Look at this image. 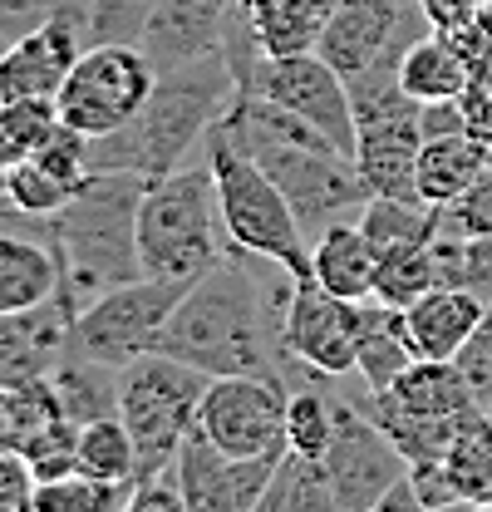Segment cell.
<instances>
[{"label": "cell", "mask_w": 492, "mask_h": 512, "mask_svg": "<svg viewBox=\"0 0 492 512\" xmlns=\"http://www.w3.org/2000/svg\"><path fill=\"white\" fill-rule=\"evenodd\" d=\"M251 261L261 256L232 252L222 256L202 281H192L158 335V355H173L202 375H281V306L266 301L261 281L251 276Z\"/></svg>", "instance_id": "1"}, {"label": "cell", "mask_w": 492, "mask_h": 512, "mask_svg": "<svg viewBox=\"0 0 492 512\" xmlns=\"http://www.w3.org/2000/svg\"><path fill=\"white\" fill-rule=\"evenodd\" d=\"M227 128L271 173V183L286 192V202L296 207L310 242L335 222H355L365 212V202L374 197L369 183L360 178L355 153L335 148L320 128H310L306 119H296V114H286V109H276L256 94H237Z\"/></svg>", "instance_id": "2"}, {"label": "cell", "mask_w": 492, "mask_h": 512, "mask_svg": "<svg viewBox=\"0 0 492 512\" xmlns=\"http://www.w3.org/2000/svg\"><path fill=\"white\" fill-rule=\"evenodd\" d=\"M237 74L227 55H202L173 74H158L148 104L123 128L89 138V168L94 173H138V178H168L183 168V158L207 143L217 119L232 114L237 104Z\"/></svg>", "instance_id": "3"}, {"label": "cell", "mask_w": 492, "mask_h": 512, "mask_svg": "<svg viewBox=\"0 0 492 512\" xmlns=\"http://www.w3.org/2000/svg\"><path fill=\"white\" fill-rule=\"evenodd\" d=\"M148 178L138 173H94L84 192L50 217V237L64 266V316H84L104 291L143 276L138 261V202Z\"/></svg>", "instance_id": "4"}, {"label": "cell", "mask_w": 492, "mask_h": 512, "mask_svg": "<svg viewBox=\"0 0 492 512\" xmlns=\"http://www.w3.org/2000/svg\"><path fill=\"white\" fill-rule=\"evenodd\" d=\"M232 252L212 163L173 168L168 178H153L138 202V261L153 281H202L222 256Z\"/></svg>", "instance_id": "5"}, {"label": "cell", "mask_w": 492, "mask_h": 512, "mask_svg": "<svg viewBox=\"0 0 492 512\" xmlns=\"http://www.w3.org/2000/svg\"><path fill=\"white\" fill-rule=\"evenodd\" d=\"M207 163L217 178V202H222L232 247L261 256L291 276H310V237L296 207L271 183V173L237 143L227 119H217V128L207 133Z\"/></svg>", "instance_id": "6"}, {"label": "cell", "mask_w": 492, "mask_h": 512, "mask_svg": "<svg viewBox=\"0 0 492 512\" xmlns=\"http://www.w3.org/2000/svg\"><path fill=\"white\" fill-rule=\"evenodd\" d=\"M202 370H192L173 355H138L119 370V419L138 444V478H158L178 463L183 439L197 429V409L207 394Z\"/></svg>", "instance_id": "7"}, {"label": "cell", "mask_w": 492, "mask_h": 512, "mask_svg": "<svg viewBox=\"0 0 492 512\" xmlns=\"http://www.w3.org/2000/svg\"><path fill=\"white\" fill-rule=\"evenodd\" d=\"M187 286L178 281H153V276H138V281H123L114 291H104L84 316H74L69 325V350L89 355V360H104V365H133L138 355L158 350V335L168 316L178 311Z\"/></svg>", "instance_id": "8"}, {"label": "cell", "mask_w": 492, "mask_h": 512, "mask_svg": "<svg viewBox=\"0 0 492 512\" xmlns=\"http://www.w3.org/2000/svg\"><path fill=\"white\" fill-rule=\"evenodd\" d=\"M153 84H158V69L138 45H89L60 84L55 104L69 128L104 138L148 104Z\"/></svg>", "instance_id": "9"}, {"label": "cell", "mask_w": 492, "mask_h": 512, "mask_svg": "<svg viewBox=\"0 0 492 512\" xmlns=\"http://www.w3.org/2000/svg\"><path fill=\"white\" fill-rule=\"evenodd\" d=\"M242 94H256L310 128H320L335 148L355 153V104H350V79L325 60V55H261L242 79Z\"/></svg>", "instance_id": "10"}, {"label": "cell", "mask_w": 492, "mask_h": 512, "mask_svg": "<svg viewBox=\"0 0 492 512\" xmlns=\"http://www.w3.org/2000/svg\"><path fill=\"white\" fill-rule=\"evenodd\" d=\"M369 330V301H345L296 276L281 306V350L306 365L310 375H350L360 365V345Z\"/></svg>", "instance_id": "11"}, {"label": "cell", "mask_w": 492, "mask_h": 512, "mask_svg": "<svg viewBox=\"0 0 492 512\" xmlns=\"http://www.w3.org/2000/svg\"><path fill=\"white\" fill-rule=\"evenodd\" d=\"M286 404L291 389L281 375H217L207 380L197 429L227 458L286 453Z\"/></svg>", "instance_id": "12"}, {"label": "cell", "mask_w": 492, "mask_h": 512, "mask_svg": "<svg viewBox=\"0 0 492 512\" xmlns=\"http://www.w3.org/2000/svg\"><path fill=\"white\" fill-rule=\"evenodd\" d=\"M429 30L433 20L419 0H340L315 55H325L345 79H355L369 69H399L409 45H419Z\"/></svg>", "instance_id": "13"}, {"label": "cell", "mask_w": 492, "mask_h": 512, "mask_svg": "<svg viewBox=\"0 0 492 512\" xmlns=\"http://www.w3.org/2000/svg\"><path fill=\"white\" fill-rule=\"evenodd\" d=\"M330 473V488L340 498V512H369V503L394 488L409 473V458L399 453V444L374 424V414H360L350 404H340V429L335 444L320 458Z\"/></svg>", "instance_id": "14"}, {"label": "cell", "mask_w": 492, "mask_h": 512, "mask_svg": "<svg viewBox=\"0 0 492 512\" xmlns=\"http://www.w3.org/2000/svg\"><path fill=\"white\" fill-rule=\"evenodd\" d=\"M89 45H94L89 30L79 20H64V15L10 40V50L0 60V99H55Z\"/></svg>", "instance_id": "15"}, {"label": "cell", "mask_w": 492, "mask_h": 512, "mask_svg": "<svg viewBox=\"0 0 492 512\" xmlns=\"http://www.w3.org/2000/svg\"><path fill=\"white\" fill-rule=\"evenodd\" d=\"M232 5L237 0H158L138 35V50L158 74H173L202 55H217Z\"/></svg>", "instance_id": "16"}, {"label": "cell", "mask_w": 492, "mask_h": 512, "mask_svg": "<svg viewBox=\"0 0 492 512\" xmlns=\"http://www.w3.org/2000/svg\"><path fill=\"white\" fill-rule=\"evenodd\" d=\"M419 153H424V128H419V104L404 114H389L379 124H365L355 133V163L374 197H419Z\"/></svg>", "instance_id": "17"}, {"label": "cell", "mask_w": 492, "mask_h": 512, "mask_svg": "<svg viewBox=\"0 0 492 512\" xmlns=\"http://www.w3.org/2000/svg\"><path fill=\"white\" fill-rule=\"evenodd\" d=\"M483 311H488V296H478L468 286H433L409 311H399V320H404V335L419 360H453L468 345V335L478 330Z\"/></svg>", "instance_id": "18"}, {"label": "cell", "mask_w": 492, "mask_h": 512, "mask_svg": "<svg viewBox=\"0 0 492 512\" xmlns=\"http://www.w3.org/2000/svg\"><path fill=\"white\" fill-rule=\"evenodd\" d=\"M69 325L60 301L20 316H0V384H30L45 380L60 355L69 350Z\"/></svg>", "instance_id": "19"}, {"label": "cell", "mask_w": 492, "mask_h": 512, "mask_svg": "<svg viewBox=\"0 0 492 512\" xmlns=\"http://www.w3.org/2000/svg\"><path fill=\"white\" fill-rule=\"evenodd\" d=\"M64 266L60 252L45 247L35 232H5L0 227V316L40 311L60 301Z\"/></svg>", "instance_id": "20"}, {"label": "cell", "mask_w": 492, "mask_h": 512, "mask_svg": "<svg viewBox=\"0 0 492 512\" xmlns=\"http://www.w3.org/2000/svg\"><path fill=\"white\" fill-rule=\"evenodd\" d=\"M374 276H379V252L365 237L360 217L335 222L310 242V281L325 286L330 296L345 301H374Z\"/></svg>", "instance_id": "21"}, {"label": "cell", "mask_w": 492, "mask_h": 512, "mask_svg": "<svg viewBox=\"0 0 492 512\" xmlns=\"http://www.w3.org/2000/svg\"><path fill=\"white\" fill-rule=\"evenodd\" d=\"M492 173V148L478 133H453V138H424L419 153V197L433 207H453L458 197L478 188Z\"/></svg>", "instance_id": "22"}, {"label": "cell", "mask_w": 492, "mask_h": 512, "mask_svg": "<svg viewBox=\"0 0 492 512\" xmlns=\"http://www.w3.org/2000/svg\"><path fill=\"white\" fill-rule=\"evenodd\" d=\"M399 84L429 104V99H463L473 84V64L463 55V45L448 30H429L419 45H409V55L399 60Z\"/></svg>", "instance_id": "23"}, {"label": "cell", "mask_w": 492, "mask_h": 512, "mask_svg": "<svg viewBox=\"0 0 492 512\" xmlns=\"http://www.w3.org/2000/svg\"><path fill=\"white\" fill-rule=\"evenodd\" d=\"M379 399H389V404H399L409 414H433V419H463V414L483 409L453 360H414L399 375V384L389 394H379Z\"/></svg>", "instance_id": "24"}, {"label": "cell", "mask_w": 492, "mask_h": 512, "mask_svg": "<svg viewBox=\"0 0 492 512\" xmlns=\"http://www.w3.org/2000/svg\"><path fill=\"white\" fill-rule=\"evenodd\" d=\"M55 384V399H60V414L69 424H94V419H109L119 414V370L104 365V360H89L79 350H64L60 365L50 370Z\"/></svg>", "instance_id": "25"}, {"label": "cell", "mask_w": 492, "mask_h": 512, "mask_svg": "<svg viewBox=\"0 0 492 512\" xmlns=\"http://www.w3.org/2000/svg\"><path fill=\"white\" fill-rule=\"evenodd\" d=\"M173 478L183 488L187 512H242L237 503V483H232V458L212 444L202 429H192L178 448Z\"/></svg>", "instance_id": "26"}, {"label": "cell", "mask_w": 492, "mask_h": 512, "mask_svg": "<svg viewBox=\"0 0 492 512\" xmlns=\"http://www.w3.org/2000/svg\"><path fill=\"white\" fill-rule=\"evenodd\" d=\"M266 55H310L340 0H246Z\"/></svg>", "instance_id": "27"}, {"label": "cell", "mask_w": 492, "mask_h": 512, "mask_svg": "<svg viewBox=\"0 0 492 512\" xmlns=\"http://www.w3.org/2000/svg\"><path fill=\"white\" fill-rule=\"evenodd\" d=\"M369 414H374V424L399 444V453L409 458V468H419V463H438V458L453 448L458 429H463L478 409L463 414V419H433V414H409V409H399V404L369 394Z\"/></svg>", "instance_id": "28"}, {"label": "cell", "mask_w": 492, "mask_h": 512, "mask_svg": "<svg viewBox=\"0 0 492 512\" xmlns=\"http://www.w3.org/2000/svg\"><path fill=\"white\" fill-rule=\"evenodd\" d=\"M414 360H419V355H414V345H409V335H404L399 311L369 301V330H365V345H360V365H355V375L365 380V389L369 394H389Z\"/></svg>", "instance_id": "29"}, {"label": "cell", "mask_w": 492, "mask_h": 512, "mask_svg": "<svg viewBox=\"0 0 492 512\" xmlns=\"http://www.w3.org/2000/svg\"><path fill=\"white\" fill-rule=\"evenodd\" d=\"M443 222V207L433 202H409V197H369L360 212V227L374 242V252H394V247H414V242H433Z\"/></svg>", "instance_id": "30"}, {"label": "cell", "mask_w": 492, "mask_h": 512, "mask_svg": "<svg viewBox=\"0 0 492 512\" xmlns=\"http://www.w3.org/2000/svg\"><path fill=\"white\" fill-rule=\"evenodd\" d=\"M251 512H340V498H335L320 458L286 453L281 468H276V483L266 488V498Z\"/></svg>", "instance_id": "31"}, {"label": "cell", "mask_w": 492, "mask_h": 512, "mask_svg": "<svg viewBox=\"0 0 492 512\" xmlns=\"http://www.w3.org/2000/svg\"><path fill=\"white\" fill-rule=\"evenodd\" d=\"M443 468H448V483L458 498L468 503H488L492 498V419L488 409H478L463 429L453 448L443 453Z\"/></svg>", "instance_id": "32"}, {"label": "cell", "mask_w": 492, "mask_h": 512, "mask_svg": "<svg viewBox=\"0 0 492 512\" xmlns=\"http://www.w3.org/2000/svg\"><path fill=\"white\" fill-rule=\"evenodd\" d=\"M79 473L104 478V483H128V488L138 483V444L119 414L79 429Z\"/></svg>", "instance_id": "33"}, {"label": "cell", "mask_w": 492, "mask_h": 512, "mask_svg": "<svg viewBox=\"0 0 492 512\" xmlns=\"http://www.w3.org/2000/svg\"><path fill=\"white\" fill-rule=\"evenodd\" d=\"M50 419H64L50 375L30 384H0V453H20Z\"/></svg>", "instance_id": "34"}, {"label": "cell", "mask_w": 492, "mask_h": 512, "mask_svg": "<svg viewBox=\"0 0 492 512\" xmlns=\"http://www.w3.org/2000/svg\"><path fill=\"white\" fill-rule=\"evenodd\" d=\"M438 286V266H433V247L414 242V247H394L379 252V276H374V301L389 311H409L424 291Z\"/></svg>", "instance_id": "35"}, {"label": "cell", "mask_w": 492, "mask_h": 512, "mask_svg": "<svg viewBox=\"0 0 492 512\" xmlns=\"http://www.w3.org/2000/svg\"><path fill=\"white\" fill-rule=\"evenodd\" d=\"M60 124L55 99H0V173L35 158V148Z\"/></svg>", "instance_id": "36"}, {"label": "cell", "mask_w": 492, "mask_h": 512, "mask_svg": "<svg viewBox=\"0 0 492 512\" xmlns=\"http://www.w3.org/2000/svg\"><path fill=\"white\" fill-rule=\"evenodd\" d=\"M335 429H340V399H325L320 389H291V404H286V448L301 453V458H325L335 444Z\"/></svg>", "instance_id": "37"}, {"label": "cell", "mask_w": 492, "mask_h": 512, "mask_svg": "<svg viewBox=\"0 0 492 512\" xmlns=\"http://www.w3.org/2000/svg\"><path fill=\"white\" fill-rule=\"evenodd\" d=\"M0 183L10 192V202L25 212V217H35V222H45V217H55L60 207H69L84 183H64L60 173H50L45 163H35V158H25V163H15V168H5L0 173Z\"/></svg>", "instance_id": "38"}, {"label": "cell", "mask_w": 492, "mask_h": 512, "mask_svg": "<svg viewBox=\"0 0 492 512\" xmlns=\"http://www.w3.org/2000/svg\"><path fill=\"white\" fill-rule=\"evenodd\" d=\"M128 493H133L128 483H104L74 468L35 488V512H123Z\"/></svg>", "instance_id": "39"}, {"label": "cell", "mask_w": 492, "mask_h": 512, "mask_svg": "<svg viewBox=\"0 0 492 512\" xmlns=\"http://www.w3.org/2000/svg\"><path fill=\"white\" fill-rule=\"evenodd\" d=\"M20 453H25V463L35 468V478H40V483L64 478V473H74V468H79V424H69V419H50L30 444L20 448Z\"/></svg>", "instance_id": "40"}, {"label": "cell", "mask_w": 492, "mask_h": 512, "mask_svg": "<svg viewBox=\"0 0 492 512\" xmlns=\"http://www.w3.org/2000/svg\"><path fill=\"white\" fill-rule=\"evenodd\" d=\"M153 5L158 0H94V10H89V40L94 45H138Z\"/></svg>", "instance_id": "41"}, {"label": "cell", "mask_w": 492, "mask_h": 512, "mask_svg": "<svg viewBox=\"0 0 492 512\" xmlns=\"http://www.w3.org/2000/svg\"><path fill=\"white\" fill-rule=\"evenodd\" d=\"M35 163H45L50 173H60L64 183H89L94 178V168H89V133H79V128L60 124L50 128V138L35 148Z\"/></svg>", "instance_id": "42"}, {"label": "cell", "mask_w": 492, "mask_h": 512, "mask_svg": "<svg viewBox=\"0 0 492 512\" xmlns=\"http://www.w3.org/2000/svg\"><path fill=\"white\" fill-rule=\"evenodd\" d=\"M453 365L463 370L468 389H473L478 404L488 409L492 404V301H488V311H483V320H478V330L468 335V345L453 355Z\"/></svg>", "instance_id": "43"}, {"label": "cell", "mask_w": 492, "mask_h": 512, "mask_svg": "<svg viewBox=\"0 0 492 512\" xmlns=\"http://www.w3.org/2000/svg\"><path fill=\"white\" fill-rule=\"evenodd\" d=\"M438 227L443 232H458V237H488L492 232V173L468 197H458L453 207H443V222Z\"/></svg>", "instance_id": "44"}, {"label": "cell", "mask_w": 492, "mask_h": 512, "mask_svg": "<svg viewBox=\"0 0 492 512\" xmlns=\"http://www.w3.org/2000/svg\"><path fill=\"white\" fill-rule=\"evenodd\" d=\"M35 468L25 453H0V512H35Z\"/></svg>", "instance_id": "45"}, {"label": "cell", "mask_w": 492, "mask_h": 512, "mask_svg": "<svg viewBox=\"0 0 492 512\" xmlns=\"http://www.w3.org/2000/svg\"><path fill=\"white\" fill-rule=\"evenodd\" d=\"M123 512H187V498L178 488V478H173V468L158 473V478H138Z\"/></svg>", "instance_id": "46"}, {"label": "cell", "mask_w": 492, "mask_h": 512, "mask_svg": "<svg viewBox=\"0 0 492 512\" xmlns=\"http://www.w3.org/2000/svg\"><path fill=\"white\" fill-rule=\"evenodd\" d=\"M55 15H60V0H0V35L20 40V35L40 30Z\"/></svg>", "instance_id": "47"}, {"label": "cell", "mask_w": 492, "mask_h": 512, "mask_svg": "<svg viewBox=\"0 0 492 512\" xmlns=\"http://www.w3.org/2000/svg\"><path fill=\"white\" fill-rule=\"evenodd\" d=\"M419 128H424V138H453V133H473L463 99H429V104H419Z\"/></svg>", "instance_id": "48"}, {"label": "cell", "mask_w": 492, "mask_h": 512, "mask_svg": "<svg viewBox=\"0 0 492 512\" xmlns=\"http://www.w3.org/2000/svg\"><path fill=\"white\" fill-rule=\"evenodd\" d=\"M424 5V15L433 20V30H468L473 20H478V10H483V0H419Z\"/></svg>", "instance_id": "49"}, {"label": "cell", "mask_w": 492, "mask_h": 512, "mask_svg": "<svg viewBox=\"0 0 492 512\" xmlns=\"http://www.w3.org/2000/svg\"><path fill=\"white\" fill-rule=\"evenodd\" d=\"M369 512H429V503H424V493H419V483L404 473L394 488H384L374 503H369Z\"/></svg>", "instance_id": "50"}, {"label": "cell", "mask_w": 492, "mask_h": 512, "mask_svg": "<svg viewBox=\"0 0 492 512\" xmlns=\"http://www.w3.org/2000/svg\"><path fill=\"white\" fill-rule=\"evenodd\" d=\"M429 512H473V503H468V498H453V503H438V508H429Z\"/></svg>", "instance_id": "51"}, {"label": "cell", "mask_w": 492, "mask_h": 512, "mask_svg": "<svg viewBox=\"0 0 492 512\" xmlns=\"http://www.w3.org/2000/svg\"><path fill=\"white\" fill-rule=\"evenodd\" d=\"M473 512H492V498H488V503H473Z\"/></svg>", "instance_id": "52"}, {"label": "cell", "mask_w": 492, "mask_h": 512, "mask_svg": "<svg viewBox=\"0 0 492 512\" xmlns=\"http://www.w3.org/2000/svg\"><path fill=\"white\" fill-rule=\"evenodd\" d=\"M5 50H10V40H5V35H0V60H5Z\"/></svg>", "instance_id": "53"}, {"label": "cell", "mask_w": 492, "mask_h": 512, "mask_svg": "<svg viewBox=\"0 0 492 512\" xmlns=\"http://www.w3.org/2000/svg\"><path fill=\"white\" fill-rule=\"evenodd\" d=\"M488 419H492V404H488Z\"/></svg>", "instance_id": "54"}]
</instances>
